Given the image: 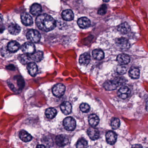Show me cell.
<instances>
[{
	"instance_id": "6da1fadb",
	"label": "cell",
	"mask_w": 148,
	"mask_h": 148,
	"mask_svg": "<svg viewBox=\"0 0 148 148\" xmlns=\"http://www.w3.org/2000/svg\"><path fill=\"white\" fill-rule=\"evenodd\" d=\"M36 25L40 30L44 32L52 31L56 27L55 20L50 15L47 14L39 15L36 20Z\"/></svg>"
},
{
	"instance_id": "7a4b0ae2",
	"label": "cell",
	"mask_w": 148,
	"mask_h": 148,
	"mask_svg": "<svg viewBox=\"0 0 148 148\" xmlns=\"http://www.w3.org/2000/svg\"><path fill=\"white\" fill-rule=\"evenodd\" d=\"M27 40L32 43H37L39 42L41 35L38 31L36 30H29L26 35Z\"/></svg>"
},
{
	"instance_id": "3957f363",
	"label": "cell",
	"mask_w": 148,
	"mask_h": 148,
	"mask_svg": "<svg viewBox=\"0 0 148 148\" xmlns=\"http://www.w3.org/2000/svg\"><path fill=\"white\" fill-rule=\"evenodd\" d=\"M63 125L66 130L68 131H73L76 128V121L73 118L68 117L64 119Z\"/></svg>"
},
{
	"instance_id": "277c9868",
	"label": "cell",
	"mask_w": 148,
	"mask_h": 148,
	"mask_svg": "<svg viewBox=\"0 0 148 148\" xmlns=\"http://www.w3.org/2000/svg\"><path fill=\"white\" fill-rule=\"evenodd\" d=\"M65 87L62 84H59L54 86L52 89L53 95L58 97H62L65 92Z\"/></svg>"
},
{
	"instance_id": "5b68a950",
	"label": "cell",
	"mask_w": 148,
	"mask_h": 148,
	"mask_svg": "<svg viewBox=\"0 0 148 148\" xmlns=\"http://www.w3.org/2000/svg\"><path fill=\"white\" fill-rule=\"evenodd\" d=\"M21 50L25 54H32L35 52V46L31 42H26L22 45Z\"/></svg>"
},
{
	"instance_id": "8992f818",
	"label": "cell",
	"mask_w": 148,
	"mask_h": 148,
	"mask_svg": "<svg viewBox=\"0 0 148 148\" xmlns=\"http://www.w3.org/2000/svg\"><path fill=\"white\" fill-rule=\"evenodd\" d=\"M130 90L128 87L123 86L119 90L117 95L120 98L122 99H125L130 96Z\"/></svg>"
},
{
	"instance_id": "52a82bcc",
	"label": "cell",
	"mask_w": 148,
	"mask_h": 148,
	"mask_svg": "<svg viewBox=\"0 0 148 148\" xmlns=\"http://www.w3.org/2000/svg\"><path fill=\"white\" fill-rule=\"evenodd\" d=\"M87 134L89 137L92 140H97L99 138V131L97 129L93 127H90L88 129Z\"/></svg>"
},
{
	"instance_id": "ba28073f",
	"label": "cell",
	"mask_w": 148,
	"mask_h": 148,
	"mask_svg": "<svg viewBox=\"0 0 148 148\" xmlns=\"http://www.w3.org/2000/svg\"><path fill=\"white\" fill-rule=\"evenodd\" d=\"M117 46L122 49H127L130 46V44L128 40L125 38H121L117 39L116 40Z\"/></svg>"
},
{
	"instance_id": "9c48e42d",
	"label": "cell",
	"mask_w": 148,
	"mask_h": 148,
	"mask_svg": "<svg viewBox=\"0 0 148 148\" xmlns=\"http://www.w3.org/2000/svg\"><path fill=\"white\" fill-rule=\"evenodd\" d=\"M55 141L57 145L62 147L67 144L68 143V138L65 135H59L56 137Z\"/></svg>"
},
{
	"instance_id": "30bf717a",
	"label": "cell",
	"mask_w": 148,
	"mask_h": 148,
	"mask_svg": "<svg viewBox=\"0 0 148 148\" xmlns=\"http://www.w3.org/2000/svg\"><path fill=\"white\" fill-rule=\"evenodd\" d=\"M21 20L22 23L25 26H30L33 23L32 16L27 13H23L21 14Z\"/></svg>"
},
{
	"instance_id": "8fae6325",
	"label": "cell",
	"mask_w": 148,
	"mask_h": 148,
	"mask_svg": "<svg viewBox=\"0 0 148 148\" xmlns=\"http://www.w3.org/2000/svg\"><path fill=\"white\" fill-rule=\"evenodd\" d=\"M91 22L90 20L86 17H82L79 19L77 21V24L79 27L81 28H86L89 27Z\"/></svg>"
},
{
	"instance_id": "7c38bea8",
	"label": "cell",
	"mask_w": 148,
	"mask_h": 148,
	"mask_svg": "<svg viewBox=\"0 0 148 148\" xmlns=\"http://www.w3.org/2000/svg\"><path fill=\"white\" fill-rule=\"evenodd\" d=\"M117 139V135L115 132L112 131H109L106 134V140L107 143L110 145L115 143Z\"/></svg>"
},
{
	"instance_id": "4fadbf2b",
	"label": "cell",
	"mask_w": 148,
	"mask_h": 148,
	"mask_svg": "<svg viewBox=\"0 0 148 148\" xmlns=\"http://www.w3.org/2000/svg\"><path fill=\"white\" fill-rule=\"evenodd\" d=\"M8 31L12 35H18L21 31V27L19 25L15 23H13L9 25Z\"/></svg>"
},
{
	"instance_id": "5bb4252c",
	"label": "cell",
	"mask_w": 148,
	"mask_h": 148,
	"mask_svg": "<svg viewBox=\"0 0 148 148\" xmlns=\"http://www.w3.org/2000/svg\"><path fill=\"white\" fill-rule=\"evenodd\" d=\"M27 69L29 72V74L32 77L36 76V74L38 73V66L34 62H30L27 65Z\"/></svg>"
},
{
	"instance_id": "9a60e30c",
	"label": "cell",
	"mask_w": 148,
	"mask_h": 148,
	"mask_svg": "<svg viewBox=\"0 0 148 148\" xmlns=\"http://www.w3.org/2000/svg\"><path fill=\"white\" fill-rule=\"evenodd\" d=\"M60 109L64 114L67 115L71 112L72 106L69 102H64L60 106Z\"/></svg>"
},
{
	"instance_id": "2e32d148",
	"label": "cell",
	"mask_w": 148,
	"mask_h": 148,
	"mask_svg": "<svg viewBox=\"0 0 148 148\" xmlns=\"http://www.w3.org/2000/svg\"><path fill=\"white\" fill-rule=\"evenodd\" d=\"M20 45L16 41H12L8 45V49L11 53H14L18 51Z\"/></svg>"
},
{
	"instance_id": "e0dca14e",
	"label": "cell",
	"mask_w": 148,
	"mask_h": 148,
	"mask_svg": "<svg viewBox=\"0 0 148 148\" xmlns=\"http://www.w3.org/2000/svg\"><path fill=\"white\" fill-rule=\"evenodd\" d=\"M42 12V7L39 4H34L31 7L30 12L34 16L39 15Z\"/></svg>"
},
{
	"instance_id": "ac0fdd59",
	"label": "cell",
	"mask_w": 148,
	"mask_h": 148,
	"mask_svg": "<svg viewBox=\"0 0 148 148\" xmlns=\"http://www.w3.org/2000/svg\"><path fill=\"white\" fill-rule=\"evenodd\" d=\"M117 30L122 34H126L130 31V27L128 23L124 22L118 26Z\"/></svg>"
},
{
	"instance_id": "d6986e66",
	"label": "cell",
	"mask_w": 148,
	"mask_h": 148,
	"mask_svg": "<svg viewBox=\"0 0 148 148\" xmlns=\"http://www.w3.org/2000/svg\"><path fill=\"white\" fill-rule=\"evenodd\" d=\"M31 60L36 62H40L43 58V53L40 51L34 52L32 54H29Z\"/></svg>"
},
{
	"instance_id": "ffe728a7",
	"label": "cell",
	"mask_w": 148,
	"mask_h": 148,
	"mask_svg": "<svg viewBox=\"0 0 148 148\" xmlns=\"http://www.w3.org/2000/svg\"><path fill=\"white\" fill-rule=\"evenodd\" d=\"M62 18L66 21H71L74 18V14L71 10H66L62 13Z\"/></svg>"
},
{
	"instance_id": "44dd1931",
	"label": "cell",
	"mask_w": 148,
	"mask_h": 148,
	"mask_svg": "<svg viewBox=\"0 0 148 148\" xmlns=\"http://www.w3.org/2000/svg\"><path fill=\"white\" fill-rule=\"evenodd\" d=\"M91 58L90 54L87 53H83L79 57V62L81 64L87 65L90 61Z\"/></svg>"
},
{
	"instance_id": "7402d4cb",
	"label": "cell",
	"mask_w": 148,
	"mask_h": 148,
	"mask_svg": "<svg viewBox=\"0 0 148 148\" xmlns=\"http://www.w3.org/2000/svg\"><path fill=\"white\" fill-rule=\"evenodd\" d=\"M118 62L121 65H125L129 64L130 62V58L125 54H120L117 58Z\"/></svg>"
},
{
	"instance_id": "603a6c76",
	"label": "cell",
	"mask_w": 148,
	"mask_h": 148,
	"mask_svg": "<svg viewBox=\"0 0 148 148\" xmlns=\"http://www.w3.org/2000/svg\"><path fill=\"white\" fill-rule=\"evenodd\" d=\"M88 121L90 125L92 127H96L99 123V119L97 115L91 114L89 116Z\"/></svg>"
},
{
	"instance_id": "cb8c5ba5",
	"label": "cell",
	"mask_w": 148,
	"mask_h": 148,
	"mask_svg": "<svg viewBox=\"0 0 148 148\" xmlns=\"http://www.w3.org/2000/svg\"><path fill=\"white\" fill-rule=\"evenodd\" d=\"M19 137L21 139L23 142H28L32 140V136L28 133L25 130H21L20 132Z\"/></svg>"
},
{
	"instance_id": "d4e9b609",
	"label": "cell",
	"mask_w": 148,
	"mask_h": 148,
	"mask_svg": "<svg viewBox=\"0 0 148 148\" xmlns=\"http://www.w3.org/2000/svg\"><path fill=\"white\" fill-rule=\"evenodd\" d=\"M103 86L105 89L107 90H116L118 87L117 85L114 80L106 81L104 84Z\"/></svg>"
},
{
	"instance_id": "484cf974",
	"label": "cell",
	"mask_w": 148,
	"mask_h": 148,
	"mask_svg": "<svg viewBox=\"0 0 148 148\" xmlns=\"http://www.w3.org/2000/svg\"><path fill=\"white\" fill-rule=\"evenodd\" d=\"M92 55L93 58L97 60H101L104 57L103 52L100 49L93 50L92 52Z\"/></svg>"
},
{
	"instance_id": "4316f807",
	"label": "cell",
	"mask_w": 148,
	"mask_h": 148,
	"mask_svg": "<svg viewBox=\"0 0 148 148\" xmlns=\"http://www.w3.org/2000/svg\"><path fill=\"white\" fill-rule=\"evenodd\" d=\"M18 60L22 64H28L32 61L29 54H24L20 55L18 57Z\"/></svg>"
},
{
	"instance_id": "83f0119b",
	"label": "cell",
	"mask_w": 148,
	"mask_h": 148,
	"mask_svg": "<svg viewBox=\"0 0 148 148\" xmlns=\"http://www.w3.org/2000/svg\"><path fill=\"white\" fill-rule=\"evenodd\" d=\"M57 114L56 109L53 108H48L45 111V115L49 119H52Z\"/></svg>"
},
{
	"instance_id": "f1b7e54d",
	"label": "cell",
	"mask_w": 148,
	"mask_h": 148,
	"mask_svg": "<svg viewBox=\"0 0 148 148\" xmlns=\"http://www.w3.org/2000/svg\"><path fill=\"white\" fill-rule=\"evenodd\" d=\"M129 75L132 79H138L140 76V71L139 69L137 68H131L129 71Z\"/></svg>"
},
{
	"instance_id": "f546056e",
	"label": "cell",
	"mask_w": 148,
	"mask_h": 148,
	"mask_svg": "<svg viewBox=\"0 0 148 148\" xmlns=\"http://www.w3.org/2000/svg\"><path fill=\"white\" fill-rule=\"evenodd\" d=\"M17 80V84L20 89H22L25 86V81L22 77L21 76H16L15 77Z\"/></svg>"
},
{
	"instance_id": "4dcf8cb0",
	"label": "cell",
	"mask_w": 148,
	"mask_h": 148,
	"mask_svg": "<svg viewBox=\"0 0 148 148\" xmlns=\"http://www.w3.org/2000/svg\"><path fill=\"white\" fill-rule=\"evenodd\" d=\"M120 120L118 118H115L112 120L111 123L112 128L113 130H116L119 127L120 125Z\"/></svg>"
},
{
	"instance_id": "1f68e13d",
	"label": "cell",
	"mask_w": 148,
	"mask_h": 148,
	"mask_svg": "<svg viewBox=\"0 0 148 148\" xmlns=\"http://www.w3.org/2000/svg\"><path fill=\"white\" fill-rule=\"evenodd\" d=\"M87 146V142L85 139L81 138L78 141L77 147L78 148H86Z\"/></svg>"
},
{
	"instance_id": "d6a6232c",
	"label": "cell",
	"mask_w": 148,
	"mask_h": 148,
	"mask_svg": "<svg viewBox=\"0 0 148 148\" xmlns=\"http://www.w3.org/2000/svg\"><path fill=\"white\" fill-rule=\"evenodd\" d=\"M80 110L84 112H88L90 110V107L88 104L83 103L80 106Z\"/></svg>"
},
{
	"instance_id": "836d02e7",
	"label": "cell",
	"mask_w": 148,
	"mask_h": 148,
	"mask_svg": "<svg viewBox=\"0 0 148 148\" xmlns=\"http://www.w3.org/2000/svg\"><path fill=\"white\" fill-rule=\"evenodd\" d=\"M106 12H107V6L106 5H103L99 9L98 14L99 15H103L106 14Z\"/></svg>"
},
{
	"instance_id": "e575fe53",
	"label": "cell",
	"mask_w": 148,
	"mask_h": 148,
	"mask_svg": "<svg viewBox=\"0 0 148 148\" xmlns=\"http://www.w3.org/2000/svg\"><path fill=\"white\" fill-rule=\"evenodd\" d=\"M117 72L119 74H125L126 72V67L123 66V65L119 66L117 67Z\"/></svg>"
},
{
	"instance_id": "d590c367",
	"label": "cell",
	"mask_w": 148,
	"mask_h": 148,
	"mask_svg": "<svg viewBox=\"0 0 148 148\" xmlns=\"http://www.w3.org/2000/svg\"><path fill=\"white\" fill-rule=\"evenodd\" d=\"M7 69H8V70H12V71H13V70H14L15 69V66L12 64H10L8 66L6 67Z\"/></svg>"
},
{
	"instance_id": "8d00e7d4",
	"label": "cell",
	"mask_w": 148,
	"mask_h": 148,
	"mask_svg": "<svg viewBox=\"0 0 148 148\" xmlns=\"http://www.w3.org/2000/svg\"><path fill=\"white\" fill-rule=\"evenodd\" d=\"M5 30V27L2 25H0V34L3 33L4 30Z\"/></svg>"
},
{
	"instance_id": "74e56055",
	"label": "cell",
	"mask_w": 148,
	"mask_h": 148,
	"mask_svg": "<svg viewBox=\"0 0 148 148\" xmlns=\"http://www.w3.org/2000/svg\"><path fill=\"white\" fill-rule=\"evenodd\" d=\"M37 148H45V145H40L37 146Z\"/></svg>"
},
{
	"instance_id": "f35d334b",
	"label": "cell",
	"mask_w": 148,
	"mask_h": 148,
	"mask_svg": "<svg viewBox=\"0 0 148 148\" xmlns=\"http://www.w3.org/2000/svg\"><path fill=\"white\" fill-rule=\"evenodd\" d=\"M2 16L1 14H0V23L2 21Z\"/></svg>"
},
{
	"instance_id": "ab89813d",
	"label": "cell",
	"mask_w": 148,
	"mask_h": 148,
	"mask_svg": "<svg viewBox=\"0 0 148 148\" xmlns=\"http://www.w3.org/2000/svg\"><path fill=\"white\" fill-rule=\"evenodd\" d=\"M104 2H107L110 1V0H103Z\"/></svg>"
}]
</instances>
